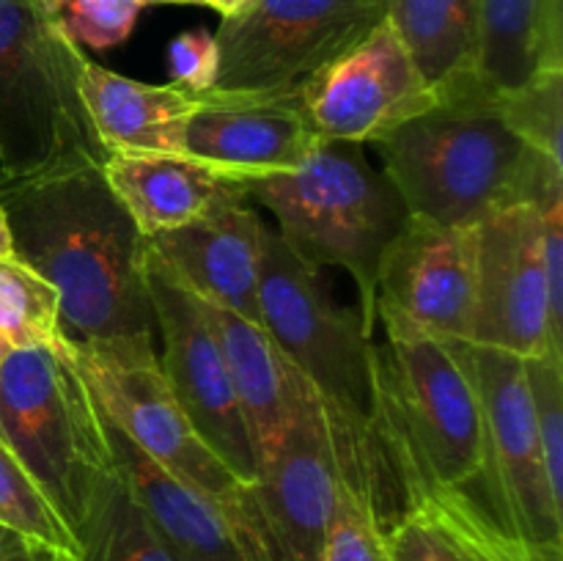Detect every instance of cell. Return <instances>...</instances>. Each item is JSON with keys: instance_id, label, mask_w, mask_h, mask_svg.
Here are the masks:
<instances>
[{"instance_id": "obj_33", "label": "cell", "mask_w": 563, "mask_h": 561, "mask_svg": "<svg viewBox=\"0 0 563 561\" xmlns=\"http://www.w3.org/2000/svg\"><path fill=\"white\" fill-rule=\"evenodd\" d=\"M542 223V264L548 278L550 317L563 339V185H553L537 204Z\"/></svg>"}, {"instance_id": "obj_4", "label": "cell", "mask_w": 563, "mask_h": 561, "mask_svg": "<svg viewBox=\"0 0 563 561\" xmlns=\"http://www.w3.org/2000/svg\"><path fill=\"white\" fill-rule=\"evenodd\" d=\"M346 484L372 504L368 427L311 385L256 479L223 509L242 561H319Z\"/></svg>"}, {"instance_id": "obj_12", "label": "cell", "mask_w": 563, "mask_h": 561, "mask_svg": "<svg viewBox=\"0 0 563 561\" xmlns=\"http://www.w3.org/2000/svg\"><path fill=\"white\" fill-rule=\"evenodd\" d=\"M146 286L154 328L163 336V372L203 443L225 462L240 482L256 479L251 432L236 402L234 383L220 355L218 339L209 328L196 295L185 289L146 242Z\"/></svg>"}, {"instance_id": "obj_3", "label": "cell", "mask_w": 563, "mask_h": 561, "mask_svg": "<svg viewBox=\"0 0 563 561\" xmlns=\"http://www.w3.org/2000/svg\"><path fill=\"white\" fill-rule=\"evenodd\" d=\"M383 174L412 218L476 226L511 204H539L563 168L526 146L476 75L374 143Z\"/></svg>"}, {"instance_id": "obj_10", "label": "cell", "mask_w": 563, "mask_h": 561, "mask_svg": "<svg viewBox=\"0 0 563 561\" xmlns=\"http://www.w3.org/2000/svg\"><path fill=\"white\" fill-rule=\"evenodd\" d=\"M383 20L385 0H253L214 33V91L300 94Z\"/></svg>"}, {"instance_id": "obj_28", "label": "cell", "mask_w": 563, "mask_h": 561, "mask_svg": "<svg viewBox=\"0 0 563 561\" xmlns=\"http://www.w3.org/2000/svg\"><path fill=\"white\" fill-rule=\"evenodd\" d=\"M500 116L533 152L563 168V72L537 77L517 91L495 94Z\"/></svg>"}, {"instance_id": "obj_37", "label": "cell", "mask_w": 563, "mask_h": 561, "mask_svg": "<svg viewBox=\"0 0 563 561\" xmlns=\"http://www.w3.org/2000/svg\"><path fill=\"white\" fill-rule=\"evenodd\" d=\"M0 253H11V245H9V229H5L3 212H0Z\"/></svg>"}, {"instance_id": "obj_2", "label": "cell", "mask_w": 563, "mask_h": 561, "mask_svg": "<svg viewBox=\"0 0 563 561\" xmlns=\"http://www.w3.org/2000/svg\"><path fill=\"white\" fill-rule=\"evenodd\" d=\"M372 352V506L383 528L434 490L476 487L484 471L482 402L462 341L383 324Z\"/></svg>"}, {"instance_id": "obj_26", "label": "cell", "mask_w": 563, "mask_h": 561, "mask_svg": "<svg viewBox=\"0 0 563 561\" xmlns=\"http://www.w3.org/2000/svg\"><path fill=\"white\" fill-rule=\"evenodd\" d=\"M0 339L11 350L66 341L55 289L11 253H0Z\"/></svg>"}, {"instance_id": "obj_6", "label": "cell", "mask_w": 563, "mask_h": 561, "mask_svg": "<svg viewBox=\"0 0 563 561\" xmlns=\"http://www.w3.org/2000/svg\"><path fill=\"white\" fill-rule=\"evenodd\" d=\"M278 220V237L311 270L339 267L361 295V319L377 330V273L407 220V207L361 143L319 141L300 168L245 185Z\"/></svg>"}, {"instance_id": "obj_22", "label": "cell", "mask_w": 563, "mask_h": 561, "mask_svg": "<svg viewBox=\"0 0 563 561\" xmlns=\"http://www.w3.org/2000/svg\"><path fill=\"white\" fill-rule=\"evenodd\" d=\"M473 72L489 94L563 72V0H478Z\"/></svg>"}, {"instance_id": "obj_14", "label": "cell", "mask_w": 563, "mask_h": 561, "mask_svg": "<svg viewBox=\"0 0 563 561\" xmlns=\"http://www.w3.org/2000/svg\"><path fill=\"white\" fill-rule=\"evenodd\" d=\"M476 253V226H440L407 215L379 262L377 324L471 344Z\"/></svg>"}, {"instance_id": "obj_11", "label": "cell", "mask_w": 563, "mask_h": 561, "mask_svg": "<svg viewBox=\"0 0 563 561\" xmlns=\"http://www.w3.org/2000/svg\"><path fill=\"white\" fill-rule=\"evenodd\" d=\"M108 421L163 471L207 495L223 512L240 479L209 449L181 410L163 372L154 339L69 344Z\"/></svg>"}, {"instance_id": "obj_1", "label": "cell", "mask_w": 563, "mask_h": 561, "mask_svg": "<svg viewBox=\"0 0 563 561\" xmlns=\"http://www.w3.org/2000/svg\"><path fill=\"white\" fill-rule=\"evenodd\" d=\"M11 256L58 295L66 344L154 339L146 237L110 190L102 163L0 179Z\"/></svg>"}, {"instance_id": "obj_9", "label": "cell", "mask_w": 563, "mask_h": 561, "mask_svg": "<svg viewBox=\"0 0 563 561\" xmlns=\"http://www.w3.org/2000/svg\"><path fill=\"white\" fill-rule=\"evenodd\" d=\"M484 421V471L476 487L495 520L550 561H561L563 498L550 487L533 421L526 361L462 341Z\"/></svg>"}, {"instance_id": "obj_35", "label": "cell", "mask_w": 563, "mask_h": 561, "mask_svg": "<svg viewBox=\"0 0 563 561\" xmlns=\"http://www.w3.org/2000/svg\"><path fill=\"white\" fill-rule=\"evenodd\" d=\"M253 0H201V6H209V9L218 11L220 16H234L240 14V11H245L247 6H251Z\"/></svg>"}, {"instance_id": "obj_21", "label": "cell", "mask_w": 563, "mask_h": 561, "mask_svg": "<svg viewBox=\"0 0 563 561\" xmlns=\"http://www.w3.org/2000/svg\"><path fill=\"white\" fill-rule=\"evenodd\" d=\"M110 443L148 526L176 561H242L234 534L218 504L163 471L113 424Z\"/></svg>"}, {"instance_id": "obj_25", "label": "cell", "mask_w": 563, "mask_h": 561, "mask_svg": "<svg viewBox=\"0 0 563 561\" xmlns=\"http://www.w3.org/2000/svg\"><path fill=\"white\" fill-rule=\"evenodd\" d=\"M121 471V468H119ZM80 561H176L137 506L124 473L77 537Z\"/></svg>"}, {"instance_id": "obj_18", "label": "cell", "mask_w": 563, "mask_h": 561, "mask_svg": "<svg viewBox=\"0 0 563 561\" xmlns=\"http://www.w3.org/2000/svg\"><path fill=\"white\" fill-rule=\"evenodd\" d=\"M201 302L203 317L218 339L220 355L234 383L236 402L251 432L256 471L278 446L297 405L306 399L311 383L291 366L262 322L229 311L223 306Z\"/></svg>"}, {"instance_id": "obj_5", "label": "cell", "mask_w": 563, "mask_h": 561, "mask_svg": "<svg viewBox=\"0 0 563 561\" xmlns=\"http://www.w3.org/2000/svg\"><path fill=\"white\" fill-rule=\"evenodd\" d=\"M0 440L80 537L121 471L108 416L66 341L0 361Z\"/></svg>"}, {"instance_id": "obj_32", "label": "cell", "mask_w": 563, "mask_h": 561, "mask_svg": "<svg viewBox=\"0 0 563 561\" xmlns=\"http://www.w3.org/2000/svg\"><path fill=\"white\" fill-rule=\"evenodd\" d=\"M218 42H214V33H209L207 28L185 31L170 42V86H176L179 91L190 94V97H201V94L212 91L214 80H218Z\"/></svg>"}, {"instance_id": "obj_13", "label": "cell", "mask_w": 563, "mask_h": 561, "mask_svg": "<svg viewBox=\"0 0 563 561\" xmlns=\"http://www.w3.org/2000/svg\"><path fill=\"white\" fill-rule=\"evenodd\" d=\"M476 311L471 344L517 358L563 352L550 317L537 204H511L476 223Z\"/></svg>"}, {"instance_id": "obj_7", "label": "cell", "mask_w": 563, "mask_h": 561, "mask_svg": "<svg viewBox=\"0 0 563 561\" xmlns=\"http://www.w3.org/2000/svg\"><path fill=\"white\" fill-rule=\"evenodd\" d=\"M82 61L47 0H0V179L102 163L80 94Z\"/></svg>"}, {"instance_id": "obj_27", "label": "cell", "mask_w": 563, "mask_h": 561, "mask_svg": "<svg viewBox=\"0 0 563 561\" xmlns=\"http://www.w3.org/2000/svg\"><path fill=\"white\" fill-rule=\"evenodd\" d=\"M0 526L80 556L77 539L71 537L64 517L55 512L47 495L38 490L31 473L3 440H0Z\"/></svg>"}, {"instance_id": "obj_39", "label": "cell", "mask_w": 563, "mask_h": 561, "mask_svg": "<svg viewBox=\"0 0 563 561\" xmlns=\"http://www.w3.org/2000/svg\"><path fill=\"white\" fill-rule=\"evenodd\" d=\"M47 3H49V0H47Z\"/></svg>"}, {"instance_id": "obj_17", "label": "cell", "mask_w": 563, "mask_h": 561, "mask_svg": "<svg viewBox=\"0 0 563 561\" xmlns=\"http://www.w3.org/2000/svg\"><path fill=\"white\" fill-rule=\"evenodd\" d=\"M264 229L247 193L225 185L207 212L146 242L190 295L258 322Z\"/></svg>"}, {"instance_id": "obj_16", "label": "cell", "mask_w": 563, "mask_h": 561, "mask_svg": "<svg viewBox=\"0 0 563 561\" xmlns=\"http://www.w3.org/2000/svg\"><path fill=\"white\" fill-rule=\"evenodd\" d=\"M322 138L313 132L300 94L207 91L196 97L185 130V154L223 182L245 187L289 174Z\"/></svg>"}, {"instance_id": "obj_19", "label": "cell", "mask_w": 563, "mask_h": 561, "mask_svg": "<svg viewBox=\"0 0 563 561\" xmlns=\"http://www.w3.org/2000/svg\"><path fill=\"white\" fill-rule=\"evenodd\" d=\"M390 561H550L495 520L471 487L434 490L385 528Z\"/></svg>"}, {"instance_id": "obj_8", "label": "cell", "mask_w": 563, "mask_h": 561, "mask_svg": "<svg viewBox=\"0 0 563 561\" xmlns=\"http://www.w3.org/2000/svg\"><path fill=\"white\" fill-rule=\"evenodd\" d=\"M258 322L324 402L366 424L374 336L361 311L341 308L322 273L295 256L269 226L264 229Z\"/></svg>"}, {"instance_id": "obj_34", "label": "cell", "mask_w": 563, "mask_h": 561, "mask_svg": "<svg viewBox=\"0 0 563 561\" xmlns=\"http://www.w3.org/2000/svg\"><path fill=\"white\" fill-rule=\"evenodd\" d=\"M0 561H80L69 550L53 548L47 542L0 526Z\"/></svg>"}, {"instance_id": "obj_31", "label": "cell", "mask_w": 563, "mask_h": 561, "mask_svg": "<svg viewBox=\"0 0 563 561\" xmlns=\"http://www.w3.org/2000/svg\"><path fill=\"white\" fill-rule=\"evenodd\" d=\"M55 22L75 44L108 50L130 38L135 28L137 0H49Z\"/></svg>"}, {"instance_id": "obj_30", "label": "cell", "mask_w": 563, "mask_h": 561, "mask_svg": "<svg viewBox=\"0 0 563 561\" xmlns=\"http://www.w3.org/2000/svg\"><path fill=\"white\" fill-rule=\"evenodd\" d=\"M319 561H390L383 522L366 495L350 484L341 490Z\"/></svg>"}, {"instance_id": "obj_36", "label": "cell", "mask_w": 563, "mask_h": 561, "mask_svg": "<svg viewBox=\"0 0 563 561\" xmlns=\"http://www.w3.org/2000/svg\"><path fill=\"white\" fill-rule=\"evenodd\" d=\"M141 6H201V0H137Z\"/></svg>"}, {"instance_id": "obj_24", "label": "cell", "mask_w": 563, "mask_h": 561, "mask_svg": "<svg viewBox=\"0 0 563 561\" xmlns=\"http://www.w3.org/2000/svg\"><path fill=\"white\" fill-rule=\"evenodd\" d=\"M385 20L434 94L476 75L478 0H385Z\"/></svg>"}, {"instance_id": "obj_29", "label": "cell", "mask_w": 563, "mask_h": 561, "mask_svg": "<svg viewBox=\"0 0 563 561\" xmlns=\"http://www.w3.org/2000/svg\"><path fill=\"white\" fill-rule=\"evenodd\" d=\"M522 361H526L544 471L553 493L563 498V352H544Z\"/></svg>"}, {"instance_id": "obj_23", "label": "cell", "mask_w": 563, "mask_h": 561, "mask_svg": "<svg viewBox=\"0 0 563 561\" xmlns=\"http://www.w3.org/2000/svg\"><path fill=\"white\" fill-rule=\"evenodd\" d=\"M102 174L146 240L196 220L229 185L187 154H104Z\"/></svg>"}, {"instance_id": "obj_38", "label": "cell", "mask_w": 563, "mask_h": 561, "mask_svg": "<svg viewBox=\"0 0 563 561\" xmlns=\"http://www.w3.org/2000/svg\"><path fill=\"white\" fill-rule=\"evenodd\" d=\"M9 352H11V346H9V344H5V341H3V339H0V361H3V358H5V355H9Z\"/></svg>"}, {"instance_id": "obj_20", "label": "cell", "mask_w": 563, "mask_h": 561, "mask_svg": "<svg viewBox=\"0 0 563 561\" xmlns=\"http://www.w3.org/2000/svg\"><path fill=\"white\" fill-rule=\"evenodd\" d=\"M80 94L104 154H185V130L196 97L176 86H152L93 61L80 66Z\"/></svg>"}, {"instance_id": "obj_15", "label": "cell", "mask_w": 563, "mask_h": 561, "mask_svg": "<svg viewBox=\"0 0 563 561\" xmlns=\"http://www.w3.org/2000/svg\"><path fill=\"white\" fill-rule=\"evenodd\" d=\"M322 141L377 143L438 99L405 44L379 22L363 42L319 69L300 91Z\"/></svg>"}]
</instances>
